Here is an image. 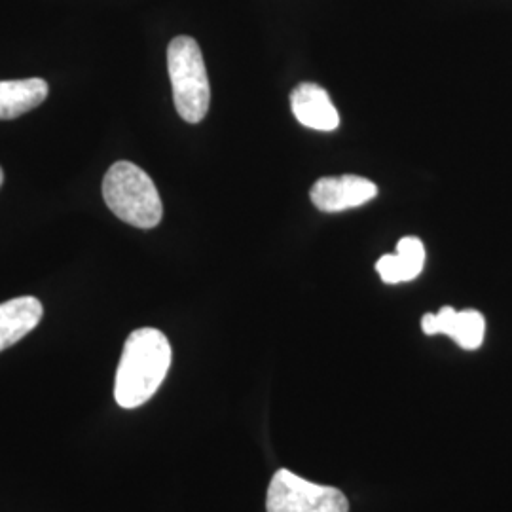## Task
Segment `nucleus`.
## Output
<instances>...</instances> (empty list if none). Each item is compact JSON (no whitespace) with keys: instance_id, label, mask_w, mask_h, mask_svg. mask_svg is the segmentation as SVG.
Here are the masks:
<instances>
[{"instance_id":"nucleus-1","label":"nucleus","mask_w":512,"mask_h":512,"mask_svg":"<svg viewBox=\"0 0 512 512\" xmlns=\"http://www.w3.org/2000/svg\"><path fill=\"white\" fill-rule=\"evenodd\" d=\"M171 344L162 330L145 327L133 330L126 340L114 382V399L122 408H139L148 403L171 366Z\"/></svg>"},{"instance_id":"nucleus-2","label":"nucleus","mask_w":512,"mask_h":512,"mask_svg":"<svg viewBox=\"0 0 512 512\" xmlns=\"http://www.w3.org/2000/svg\"><path fill=\"white\" fill-rule=\"evenodd\" d=\"M103 198L118 219L141 230L156 228L164 215L156 184L147 171L131 162L110 165L103 179Z\"/></svg>"},{"instance_id":"nucleus-3","label":"nucleus","mask_w":512,"mask_h":512,"mask_svg":"<svg viewBox=\"0 0 512 512\" xmlns=\"http://www.w3.org/2000/svg\"><path fill=\"white\" fill-rule=\"evenodd\" d=\"M167 71L179 116L188 124H200L211 103V86L200 44L184 35L173 38L167 48Z\"/></svg>"},{"instance_id":"nucleus-4","label":"nucleus","mask_w":512,"mask_h":512,"mask_svg":"<svg viewBox=\"0 0 512 512\" xmlns=\"http://www.w3.org/2000/svg\"><path fill=\"white\" fill-rule=\"evenodd\" d=\"M266 512H349V501L338 488L279 469L268 486Z\"/></svg>"},{"instance_id":"nucleus-5","label":"nucleus","mask_w":512,"mask_h":512,"mask_svg":"<svg viewBox=\"0 0 512 512\" xmlns=\"http://www.w3.org/2000/svg\"><path fill=\"white\" fill-rule=\"evenodd\" d=\"M378 196V186L365 177H323L311 186L310 198L319 211L342 213L361 207Z\"/></svg>"},{"instance_id":"nucleus-6","label":"nucleus","mask_w":512,"mask_h":512,"mask_svg":"<svg viewBox=\"0 0 512 512\" xmlns=\"http://www.w3.org/2000/svg\"><path fill=\"white\" fill-rule=\"evenodd\" d=\"M421 330L427 336L446 334L459 348L475 351L484 342L486 319L480 311H456L452 306H444L437 313H425L421 317Z\"/></svg>"},{"instance_id":"nucleus-7","label":"nucleus","mask_w":512,"mask_h":512,"mask_svg":"<svg viewBox=\"0 0 512 512\" xmlns=\"http://www.w3.org/2000/svg\"><path fill=\"white\" fill-rule=\"evenodd\" d=\"M294 118L315 131H334L340 126V114L330 101L329 93L317 84L304 82L291 93Z\"/></svg>"},{"instance_id":"nucleus-8","label":"nucleus","mask_w":512,"mask_h":512,"mask_svg":"<svg viewBox=\"0 0 512 512\" xmlns=\"http://www.w3.org/2000/svg\"><path fill=\"white\" fill-rule=\"evenodd\" d=\"M42 315V302L35 296H19L0 304V351L12 348L37 329Z\"/></svg>"},{"instance_id":"nucleus-9","label":"nucleus","mask_w":512,"mask_h":512,"mask_svg":"<svg viewBox=\"0 0 512 512\" xmlns=\"http://www.w3.org/2000/svg\"><path fill=\"white\" fill-rule=\"evenodd\" d=\"M425 266V245L414 236H406L397 243L395 255H384L376 262V272L387 285L414 281Z\"/></svg>"},{"instance_id":"nucleus-10","label":"nucleus","mask_w":512,"mask_h":512,"mask_svg":"<svg viewBox=\"0 0 512 512\" xmlns=\"http://www.w3.org/2000/svg\"><path fill=\"white\" fill-rule=\"evenodd\" d=\"M48 82L42 78L0 80V120H14L40 107L48 97Z\"/></svg>"},{"instance_id":"nucleus-11","label":"nucleus","mask_w":512,"mask_h":512,"mask_svg":"<svg viewBox=\"0 0 512 512\" xmlns=\"http://www.w3.org/2000/svg\"><path fill=\"white\" fill-rule=\"evenodd\" d=\"M4 183V171H2V167H0V186Z\"/></svg>"}]
</instances>
